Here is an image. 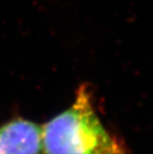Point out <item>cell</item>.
<instances>
[{"instance_id":"2","label":"cell","mask_w":153,"mask_h":154,"mask_svg":"<svg viewBox=\"0 0 153 154\" xmlns=\"http://www.w3.org/2000/svg\"><path fill=\"white\" fill-rule=\"evenodd\" d=\"M41 126L16 117L0 126V154H41Z\"/></svg>"},{"instance_id":"1","label":"cell","mask_w":153,"mask_h":154,"mask_svg":"<svg viewBox=\"0 0 153 154\" xmlns=\"http://www.w3.org/2000/svg\"><path fill=\"white\" fill-rule=\"evenodd\" d=\"M43 154H125V147L103 125L89 86L82 85L74 103L41 126Z\"/></svg>"}]
</instances>
